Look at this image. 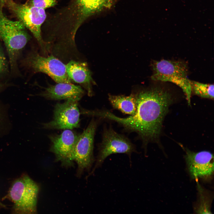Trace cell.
Segmentation results:
<instances>
[{"instance_id": "cell-1", "label": "cell", "mask_w": 214, "mask_h": 214, "mask_svg": "<svg viewBox=\"0 0 214 214\" xmlns=\"http://www.w3.org/2000/svg\"><path fill=\"white\" fill-rule=\"evenodd\" d=\"M134 93L137 108L133 115L122 118L103 110L100 116L102 119L117 122L126 131L137 133L145 147L158 137L163 120L172 102V96L168 91L159 86Z\"/></svg>"}, {"instance_id": "cell-2", "label": "cell", "mask_w": 214, "mask_h": 214, "mask_svg": "<svg viewBox=\"0 0 214 214\" xmlns=\"http://www.w3.org/2000/svg\"><path fill=\"white\" fill-rule=\"evenodd\" d=\"M26 29L20 21L7 18L0 8V39L6 47L12 71H17L19 54L30 39Z\"/></svg>"}, {"instance_id": "cell-3", "label": "cell", "mask_w": 214, "mask_h": 214, "mask_svg": "<svg viewBox=\"0 0 214 214\" xmlns=\"http://www.w3.org/2000/svg\"><path fill=\"white\" fill-rule=\"evenodd\" d=\"M39 191L38 184L26 174L15 180L7 195L13 203L12 213H36Z\"/></svg>"}, {"instance_id": "cell-4", "label": "cell", "mask_w": 214, "mask_h": 214, "mask_svg": "<svg viewBox=\"0 0 214 214\" xmlns=\"http://www.w3.org/2000/svg\"><path fill=\"white\" fill-rule=\"evenodd\" d=\"M152 79L155 81L169 82L180 87L185 93L188 103L191 104L192 93L191 81L188 78L186 64L180 61L166 60L154 61Z\"/></svg>"}, {"instance_id": "cell-5", "label": "cell", "mask_w": 214, "mask_h": 214, "mask_svg": "<svg viewBox=\"0 0 214 214\" xmlns=\"http://www.w3.org/2000/svg\"><path fill=\"white\" fill-rule=\"evenodd\" d=\"M5 5L18 21L31 32L44 51L45 45L41 36V27L46 17L45 9L34 7L29 3L19 4L12 0H7Z\"/></svg>"}, {"instance_id": "cell-6", "label": "cell", "mask_w": 214, "mask_h": 214, "mask_svg": "<svg viewBox=\"0 0 214 214\" xmlns=\"http://www.w3.org/2000/svg\"><path fill=\"white\" fill-rule=\"evenodd\" d=\"M134 152H136L135 146L128 138L118 133L111 127H104L102 141L99 145L96 163L92 173L111 154L124 153L127 155L130 159L131 154Z\"/></svg>"}, {"instance_id": "cell-7", "label": "cell", "mask_w": 214, "mask_h": 214, "mask_svg": "<svg viewBox=\"0 0 214 214\" xmlns=\"http://www.w3.org/2000/svg\"><path fill=\"white\" fill-rule=\"evenodd\" d=\"M98 124V120L92 119L78 136L74 149V160L77 165V174L78 177L84 171L89 170L93 162L94 137Z\"/></svg>"}, {"instance_id": "cell-8", "label": "cell", "mask_w": 214, "mask_h": 214, "mask_svg": "<svg viewBox=\"0 0 214 214\" xmlns=\"http://www.w3.org/2000/svg\"><path fill=\"white\" fill-rule=\"evenodd\" d=\"M25 60L26 64L34 73L46 74L57 83H71L67 73L66 65L52 55L45 57L34 51Z\"/></svg>"}, {"instance_id": "cell-9", "label": "cell", "mask_w": 214, "mask_h": 214, "mask_svg": "<svg viewBox=\"0 0 214 214\" xmlns=\"http://www.w3.org/2000/svg\"><path fill=\"white\" fill-rule=\"evenodd\" d=\"M78 101L67 100L54 107L52 120L43 124L47 129H70L79 127L80 111Z\"/></svg>"}, {"instance_id": "cell-10", "label": "cell", "mask_w": 214, "mask_h": 214, "mask_svg": "<svg viewBox=\"0 0 214 214\" xmlns=\"http://www.w3.org/2000/svg\"><path fill=\"white\" fill-rule=\"evenodd\" d=\"M78 135L70 129L64 130L60 134L49 136L51 143L50 151L56 161L65 167L74 166V151Z\"/></svg>"}, {"instance_id": "cell-11", "label": "cell", "mask_w": 214, "mask_h": 214, "mask_svg": "<svg viewBox=\"0 0 214 214\" xmlns=\"http://www.w3.org/2000/svg\"><path fill=\"white\" fill-rule=\"evenodd\" d=\"M185 158L190 176L193 179L207 178L214 172V157L210 152H194L187 149Z\"/></svg>"}, {"instance_id": "cell-12", "label": "cell", "mask_w": 214, "mask_h": 214, "mask_svg": "<svg viewBox=\"0 0 214 214\" xmlns=\"http://www.w3.org/2000/svg\"><path fill=\"white\" fill-rule=\"evenodd\" d=\"M84 94V91L80 86L72 83H59L49 86L38 95L49 100H71L78 101Z\"/></svg>"}, {"instance_id": "cell-13", "label": "cell", "mask_w": 214, "mask_h": 214, "mask_svg": "<svg viewBox=\"0 0 214 214\" xmlns=\"http://www.w3.org/2000/svg\"><path fill=\"white\" fill-rule=\"evenodd\" d=\"M66 65L67 73L70 79L81 85L86 90L88 96H92V84L95 83L86 63L71 60Z\"/></svg>"}, {"instance_id": "cell-14", "label": "cell", "mask_w": 214, "mask_h": 214, "mask_svg": "<svg viewBox=\"0 0 214 214\" xmlns=\"http://www.w3.org/2000/svg\"><path fill=\"white\" fill-rule=\"evenodd\" d=\"M108 99L114 108L122 113L130 115H133L137 108L136 98L134 93L128 96L115 95L109 94Z\"/></svg>"}, {"instance_id": "cell-15", "label": "cell", "mask_w": 214, "mask_h": 214, "mask_svg": "<svg viewBox=\"0 0 214 214\" xmlns=\"http://www.w3.org/2000/svg\"><path fill=\"white\" fill-rule=\"evenodd\" d=\"M192 92L201 97L211 99H214L213 84H204L191 81Z\"/></svg>"}, {"instance_id": "cell-16", "label": "cell", "mask_w": 214, "mask_h": 214, "mask_svg": "<svg viewBox=\"0 0 214 214\" xmlns=\"http://www.w3.org/2000/svg\"><path fill=\"white\" fill-rule=\"evenodd\" d=\"M197 186L199 198L195 211L198 213L211 214L210 207L211 199L210 194L198 183Z\"/></svg>"}, {"instance_id": "cell-17", "label": "cell", "mask_w": 214, "mask_h": 214, "mask_svg": "<svg viewBox=\"0 0 214 214\" xmlns=\"http://www.w3.org/2000/svg\"><path fill=\"white\" fill-rule=\"evenodd\" d=\"M29 3L34 7L45 9L55 6L56 0H32Z\"/></svg>"}, {"instance_id": "cell-18", "label": "cell", "mask_w": 214, "mask_h": 214, "mask_svg": "<svg viewBox=\"0 0 214 214\" xmlns=\"http://www.w3.org/2000/svg\"><path fill=\"white\" fill-rule=\"evenodd\" d=\"M8 70V62L2 48L0 46V75L7 73Z\"/></svg>"}, {"instance_id": "cell-19", "label": "cell", "mask_w": 214, "mask_h": 214, "mask_svg": "<svg viewBox=\"0 0 214 214\" xmlns=\"http://www.w3.org/2000/svg\"><path fill=\"white\" fill-rule=\"evenodd\" d=\"M7 0H0V8L3 9L6 1Z\"/></svg>"}, {"instance_id": "cell-20", "label": "cell", "mask_w": 214, "mask_h": 214, "mask_svg": "<svg viewBox=\"0 0 214 214\" xmlns=\"http://www.w3.org/2000/svg\"><path fill=\"white\" fill-rule=\"evenodd\" d=\"M6 206L5 205L2 204L0 201V209L2 208H5Z\"/></svg>"}, {"instance_id": "cell-21", "label": "cell", "mask_w": 214, "mask_h": 214, "mask_svg": "<svg viewBox=\"0 0 214 214\" xmlns=\"http://www.w3.org/2000/svg\"><path fill=\"white\" fill-rule=\"evenodd\" d=\"M1 113L0 112V120L1 119Z\"/></svg>"}]
</instances>
